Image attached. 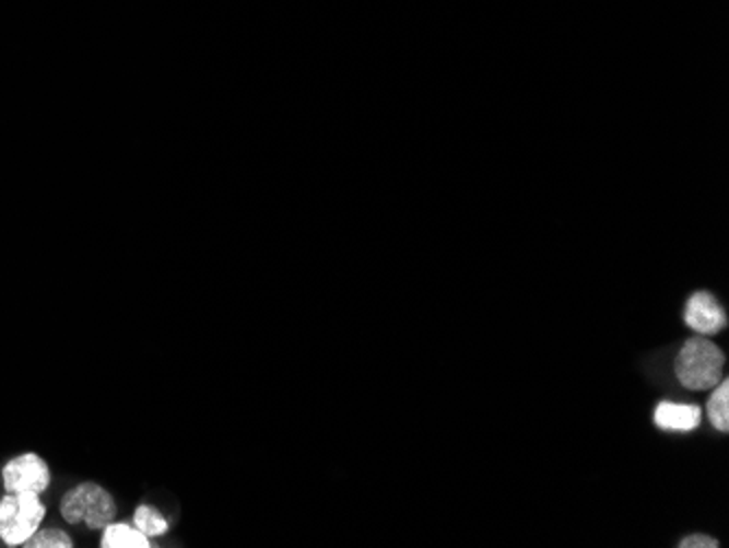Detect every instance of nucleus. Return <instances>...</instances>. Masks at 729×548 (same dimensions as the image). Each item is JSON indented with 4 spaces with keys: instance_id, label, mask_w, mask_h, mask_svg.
<instances>
[{
    "instance_id": "f257e3e1",
    "label": "nucleus",
    "mask_w": 729,
    "mask_h": 548,
    "mask_svg": "<svg viewBox=\"0 0 729 548\" xmlns=\"http://www.w3.org/2000/svg\"><path fill=\"white\" fill-rule=\"evenodd\" d=\"M59 516L70 527L101 532L107 523L116 521L118 503L105 486L96 481H81L68 488L59 499Z\"/></svg>"
},
{
    "instance_id": "f03ea898",
    "label": "nucleus",
    "mask_w": 729,
    "mask_h": 548,
    "mask_svg": "<svg viewBox=\"0 0 729 548\" xmlns=\"http://www.w3.org/2000/svg\"><path fill=\"white\" fill-rule=\"evenodd\" d=\"M724 352L708 339L695 337L684 343L675 361L678 381L693 392L715 389L724 381Z\"/></svg>"
},
{
    "instance_id": "7ed1b4c3",
    "label": "nucleus",
    "mask_w": 729,
    "mask_h": 548,
    "mask_svg": "<svg viewBox=\"0 0 729 548\" xmlns=\"http://www.w3.org/2000/svg\"><path fill=\"white\" fill-rule=\"evenodd\" d=\"M48 508L39 494H0V543L7 548H22L44 525Z\"/></svg>"
},
{
    "instance_id": "20e7f679",
    "label": "nucleus",
    "mask_w": 729,
    "mask_h": 548,
    "mask_svg": "<svg viewBox=\"0 0 729 548\" xmlns=\"http://www.w3.org/2000/svg\"><path fill=\"white\" fill-rule=\"evenodd\" d=\"M0 483L2 492L44 497L52 486V470L39 453L24 451L2 464Z\"/></svg>"
},
{
    "instance_id": "39448f33",
    "label": "nucleus",
    "mask_w": 729,
    "mask_h": 548,
    "mask_svg": "<svg viewBox=\"0 0 729 548\" xmlns=\"http://www.w3.org/2000/svg\"><path fill=\"white\" fill-rule=\"evenodd\" d=\"M684 319L699 335H717L726 328V313L710 293H695L686 304Z\"/></svg>"
},
{
    "instance_id": "423d86ee",
    "label": "nucleus",
    "mask_w": 729,
    "mask_h": 548,
    "mask_svg": "<svg viewBox=\"0 0 729 548\" xmlns=\"http://www.w3.org/2000/svg\"><path fill=\"white\" fill-rule=\"evenodd\" d=\"M656 427L662 431L689 433L695 431L702 422V409L695 405H678V403H660L656 409Z\"/></svg>"
},
{
    "instance_id": "0eeeda50",
    "label": "nucleus",
    "mask_w": 729,
    "mask_h": 548,
    "mask_svg": "<svg viewBox=\"0 0 729 548\" xmlns=\"http://www.w3.org/2000/svg\"><path fill=\"white\" fill-rule=\"evenodd\" d=\"M101 548H151V538H146L133 523L111 521L101 529Z\"/></svg>"
},
{
    "instance_id": "6e6552de",
    "label": "nucleus",
    "mask_w": 729,
    "mask_h": 548,
    "mask_svg": "<svg viewBox=\"0 0 729 548\" xmlns=\"http://www.w3.org/2000/svg\"><path fill=\"white\" fill-rule=\"evenodd\" d=\"M131 523L146 536V538H164L168 532H171V525H168V518L153 505L149 503H140L136 510H133V518Z\"/></svg>"
},
{
    "instance_id": "1a4fd4ad",
    "label": "nucleus",
    "mask_w": 729,
    "mask_h": 548,
    "mask_svg": "<svg viewBox=\"0 0 729 548\" xmlns=\"http://www.w3.org/2000/svg\"><path fill=\"white\" fill-rule=\"evenodd\" d=\"M708 416H710V422L715 424V429H719L721 433H728L729 431V383L728 381H721L717 387H715V394L708 403Z\"/></svg>"
},
{
    "instance_id": "9d476101",
    "label": "nucleus",
    "mask_w": 729,
    "mask_h": 548,
    "mask_svg": "<svg viewBox=\"0 0 729 548\" xmlns=\"http://www.w3.org/2000/svg\"><path fill=\"white\" fill-rule=\"evenodd\" d=\"M22 548H74V538L61 527H39Z\"/></svg>"
},
{
    "instance_id": "9b49d317",
    "label": "nucleus",
    "mask_w": 729,
    "mask_h": 548,
    "mask_svg": "<svg viewBox=\"0 0 729 548\" xmlns=\"http://www.w3.org/2000/svg\"><path fill=\"white\" fill-rule=\"evenodd\" d=\"M680 548H717L719 543L715 538H708V536H691L686 540H682Z\"/></svg>"
}]
</instances>
